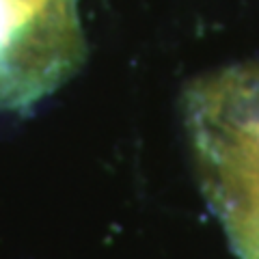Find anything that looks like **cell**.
Here are the masks:
<instances>
[{"label":"cell","mask_w":259,"mask_h":259,"mask_svg":"<svg viewBox=\"0 0 259 259\" xmlns=\"http://www.w3.org/2000/svg\"><path fill=\"white\" fill-rule=\"evenodd\" d=\"M205 199L240 259H259V61L207 71L184 93Z\"/></svg>","instance_id":"cell-1"}]
</instances>
